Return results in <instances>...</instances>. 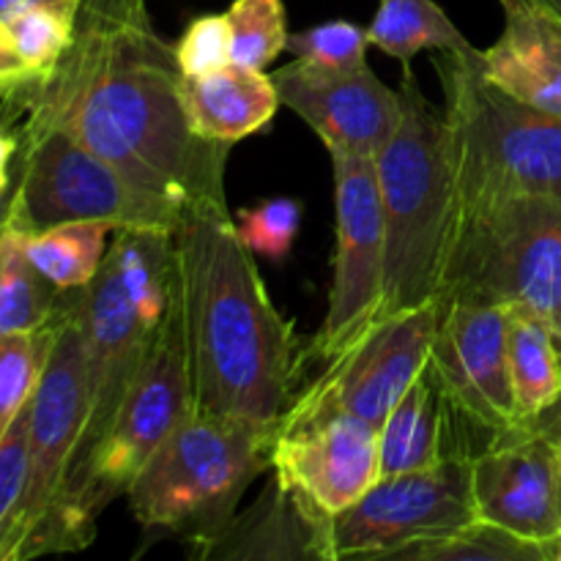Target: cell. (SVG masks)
<instances>
[{
	"label": "cell",
	"mask_w": 561,
	"mask_h": 561,
	"mask_svg": "<svg viewBox=\"0 0 561 561\" xmlns=\"http://www.w3.org/2000/svg\"><path fill=\"white\" fill-rule=\"evenodd\" d=\"M80 290H64L58 332L31 400L27 482L9 561H33L64 553V504L75 474L85 427V365H82Z\"/></svg>",
	"instance_id": "9c48e42d"
},
{
	"label": "cell",
	"mask_w": 561,
	"mask_h": 561,
	"mask_svg": "<svg viewBox=\"0 0 561 561\" xmlns=\"http://www.w3.org/2000/svg\"><path fill=\"white\" fill-rule=\"evenodd\" d=\"M5 208H9V195L0 197V228H3V219H5Z\"/></svg>",
	"instance_id": "ab89813d"
},
{
	"label": "cell",
	"mask_w": 561,
	"mask_h": 561,
	"mask_svg": "<svg viewBox=\"0 0 561 561\" xmlns=\"http://www.w3.org/2000/svg\"><path fill=\"white\" fill-rule=\"evenodd\" d=\"M559 507H561V466H559Z\"/></svg>",
	"instance_id": "b9f144b4"
},
{
	"label": "cell",
	"mask_w": 561,
	"mask_h": 561,
	"mask_svg": "<svg viewBox=\"0 0 561 561\" xmlns=\"http://www.w3.org/2000/svg\"><path fill=\"white\" fill-rule=\"evenodd\" d=\"M449 400L442 381L427 359L425 370L405 389L378 431L381 449V477L411 474L442 463L447 455V416Z\"/></svg>",
	"instance_id": "44dd1931"
},
{
	"label": "cell",
	"mask_w": 561,
	"mask_h": 561,
	"mask_svg": "<svg viewBox=\"0 0 561 561\" xmlns=\"http://www.w3.org/2000/svg\"><path fill=\"white\" fill-rule=\"evenodd\" d=\"M272 474L305 520L345 513L381 480L378 427L337 416L305 431L274 433Z\"/></svg>",
	"instance_id": "9a60e30c"
},
{
	"label": "cell",
	"mask_w": 561,
	"mask_h": 561,
	"mask_svg": "<svg viewBox=\"0 0 561 561\" xmlns=\"http://www.w3.org/2000/svg\"><path fill=\"white\" fill-rule=\"evenodd\" d=\"M181 80L148 0H80L53 75L11 99L22 107L20 137L64 129L192 217H230V146L192 131Z\"/></svg>",
	"instance_id": "6da1fadb"
},
{
	"label": "cell",
	"mask_w": 561,
	"mask_h": 561,
	"mask_svg": "<svg viewBox=\"0 0 561 561\" xmlns=\"http://www.w3.org/2000/svg\"><path fill=\"white\" fill-rule=\"evenodd\" d=\"M520 425L529 433H535V436L546 438V442L561 455V398L551 405V409L542 411L540 416H535V420L529 422H520Z\"/></svg>",
	"instance_id": "d590c367"
},
{
	"label": "cell",
	"mask_w": 561,
	"mask_h": 561,
	"mask_svg": "<svg viewBox=\"0 0 561 561\" xmlns=\"http://www.w3.org/2000/svg\"><path fill=\"white\" fill-rule=\"evenodd\" d=\"M471 458L474 455H447L431 469L381 477L345 513L307 520L316 559L387 551L480 524L471 493Z\"/></svg>",
	"instance_id": "8fae6325"
},
{
	"label": "cell",
	"mask_w": 561,
	"mask_h": 561,
	"mask_svg": "<svg viewBox=\"0 0 561 561\" xmlns=\"http://www.w3.org/2000/svg\"><path fill=\"white\" fill-rule=\"evenodd\" d=\"M64 290L53 288L25 252V233L0 228V340L49 323Z\"/></svg>",
	"instance_id": "484cf974"
},
{
	"label": "cell",
	"mask_w": 561,
	"mask_h": 561,
	"mask_svg": "<svg viewBox=\"0 0 561 561\" xmlns=\"http://www.w3.org/2000/svg\"><path fill=\"white\" fill-rule=\"evenodd\" d=\"M55 332H58V310L42 329L0 340V436L36 394L53 351Z\"/></svg>",
	"instance_id": "4316f807"
},
{
	"label": "cell",
	"mask_w": 561,
	"mask_h": 561,
	"mask_svg": "<svg viewBox=\"0 0 561 561\" xmlns=\"http://www.w3.org/2000/svg\"><path fill=\"white\" fill-rule=\"evenodd\" d=\"M146 548H148V540H146V542H142V546H140V548H137V551H135V553H131V559H129V561H140V559H142V553H146Z\"/></svg>",
	"instance_id": "60d3db41"
},
{
	"label": "cell",
	"mask_w": 561,
	"mask_h": 561,
	"mask_svg": "<svg viewBox=\"0 0 561 561\" xmlns=\"http://www.w3.org/2000/svg\"><path fill=\"white\" fill-rule=\"evenodd\" d=\"M510 307L455 299L444 305L431 365L449 409L499 436L518 427L507 362Z\"/></svg>",
	"instance_id": "5bb4252c"
},
{
	"label": "cell",
	"mask_w": 561,
	"mask_h": 561,
	"mask_svg": "<svg viewBox=\"0 0 561 561\" xmlns=\"http://www.w3.org/2000/svg\"><path fill=\"white\" fill-rule=\"evenodd\" d=\"M383 211V301L376 321L442 301L460 230V192L444 113L405 66L400 124L376 157Z\"/></svg>",
	"instance_id": "3957f363"
},
{
	"label": "cell",
	"mask_w": 561,
	"mask_h": 561,
	"mask_svg": "<svg viewBox=\"0 0 561 561\" xmlns=\"http://www.w3.org/2000/svg\"><path fill=\"white\" fill-rule=\"evenodd\" d=\"M184 561H318L312 531L294 496L268 477L261 496L222 529L190 540Z\"/></svg>",
	"instance_id": "d6986e66"
},
{
	"label": "cell",
	"mask_w": 561,
	"mask_h": 561,
	"mask_svg": "<svg viewBox=\"0 0 561 561\" xmlns=\"http://www.w3.org/2000/svg\"><path fill=\"white\" fill-rule=\"evenodd\" d=\"M551 561H561V537L551 546Z\"/></svg>",
	"instance_id": "f35d334b"
},
{
	"label": "cell",
	"mask_w": 561,
	"mask_h": 561,
	"mask_svg": "<svg viewBox=\"0 0 561 561\" xmlns=\"http://www.w3.org/2000/svg\"><path fill=\"white\" fill-rule=\"evenodd\" d=\"M5 25H9L16 53L25 60L27 69L47 80L69 49L71 33H75V14L58 9H33L14 16Z\"/></svg>",
	"instance_id": "f1b7e54d"
},
{
	"label": "cell",
	"mask_w": 561,
	"mask_h": 561,
	"mask_svg": "<svg viewBox=\"0 0 561 561\" xmlns=\"http://www.w3.org/2000/svg\"><path fill=\"white\" fill-rule=\"evenodd\" d=\"M553 542L524 540L496 526L474 524L455 535L425 537L387 551L318 561H551Z\"/></svg>",
	"instance_id": "cb8c5ba5"
},
{
	"label": "cell",
	"mask_w": 561,
	"mask_h": 561,
	"mask_svg": "<svg viewBox=\"0 0 561 561\" xmlns=\"http://www.w3.org/2000/svg\"><path fill=\"white\" fill-rule=\"evenodd\" d=\"M559 466L557 449L524 425L493 436L471 458L477 520L524 540H559Z\"/></svg>",
	"instance_id": "e0dca14e"
},
{
	"label": "cell",
	"mask_w": 561,
	"mask_h": 561,
	"mask_svg": "<svg viewBox=\"0 0 561 561\" xmlns=\"http://www.w3.org/2000/svg\"><path fill=\"white\" fill-rule=\"evenodd\" d=\"M279 104L294 110L323 140L329 153L376 159L400 124V91H392L370 66L334 71L290 60L272 75Z\"/></svg>",
	"instance_id": "2e32d148"
},
{
	"label": "cell",
	"mask_w": 561,
	"mask_h": 561,
	"mask_svg": "<svg viewBox=\"0 0 561 561\" xmlns=\"http://www.w3.org/2000/svg\"><path fill=\"white\" fill-rule=\"evenodd\" d=\"M20 173L9 195L5 225L25 236L66 222H104L113 230L179 233L186 208L142 190L64 129L20 137Z\"/></svg>",
	"instance_id": "ba28073f"
},
{
	"label": "cell",
	"mask_w": 561,
	"mask_h": 561,
	"mask_svg": "<svg viewBox=\"0 0 561 561\" xmlns=\"http://www.w3.org/2000/svg\"><path fill=\"white\" fill-rule=\"evenodd\" d=\"M192 411L181 294H175L113 425L71 477L64 504V553L91 546L99 515L126 496L137 474Z\"/></svg>",
	"instance_id": "8992f818"
},
{
	"label": "cell",
	"mask_w": 561,
	"mask_h": 561,
	"mask_svg": "<svg viewBox=\"0 0 561 561\" xmlns=\"http://www.w3.org/2000/svg\"><path fill=\"white\" fill-rule=\"evenodd\" d=\"M474 53H442L444 121L460 206L499 197L561 195V118L515 102L477 69Z\"/></svg>",
	"instance_id": "5b68a950"
},
{
	"label": "cell",
	"mask_w": 561,
	"mask_h": 561,
	"mask_svg": "<svg viewBox=\"0 0 561 561\" xmlns=\"http://www.w3.org/2000/svg\"><path fill=\"white\" fill-rule=\"evenodd\" d=\"M367 31L348 20H332L307 31L290 33L288 53L312 66L356 71L367 66Z\"/></svg>",
	"instance_id": "4dcf8cb0"
},
{
	"label": "cell",
	"mask_w": 561,
	"mask_h": 561,
	"mask_svg": "<svg viewBox=\"0 0 561 561\" xmlns=\"http://www.w3.org/2000/svg\"><path fill=\"white\" fill-rule=\"evenodd\" d=\"M77 310H80L88 414L75 471L113 425L157 337V329L164 321V316H153L148 307L137 301L110 255L104 257L91 285L80 288Z\"/></svg>",
	"instance_id": "4fadbf2b"
},
{
	"label": "cell",
	"mask_w": 561,
	"mask_h": 561,
	"mask_svg": "<svg viewBox=\"0 0 561 561\" xmlns=\"http://www.w3.org/2000/svg\"><path fill=\"white\" fill-rule=\"evenodd\" d=\"M225 14L230 22V64L263 71L288 49L283 0H233Z\"/></svg>",
	"instance_id": "83f0119b"
},
{
	"label": "cell",
	"mask_w": 561,
	"mask_h": 561,
	"mask_svg": "<svg viewBox=\"0 0 561 561\" xmlns=\"http://www.w3.org/2000/svg\"><path fill=\"white\" fill-rule=\"evenodd\" d=\"M455 299L540 318L561 345V195L463 206L442 296Z\"/></svg>",
	"instance_id": "52a82bcc"
},
{
	"label": "cell",
	"mask_w": 561,
	"mask_h": 561,
	"mask_svg": "<svg viewBox=\"0 0 561 561\" xmlns=\"http://www.w3.org/2000/svg\"><path fill=\"white\" fill-rule=\"evenodd\" d=\"M181 99L192 131L203 140L228 146L261 131L279 110L272 75L241 69L236 64L211 75L184 77Z\"/></svg>",
	"instance_id": "ffe728a7"
},
{
	"label": "cell",
	"mask_w": 561,
	"mask_h": 561,
	"mask_svg": "<svg viewBox=\"0 0 561 561\" xmlns=\"http://www.w3.org/2000/svg\"><path fill=\"white\" fill-rule=\"evenodd\" d=\"M38 82H42V77H36L27 69L25 60L16 53L9 25L0 22V102H3V99H11L14 93L25 91V88L38 85Z\"/></svg>",
	"instance_id": "836d02e7"
},
{
	"label": "cell",
	"mask_w": 561,
	"mask_h": 561,
	"mask_svg": "<svg viewBox=\"0 0 561 561\" xmlns=\"http://www.w3.org/2000/svg\"><path fill=\"white\" fill-rule=\"evenodd\" d=\"M20 124L22 107L14 99H3V107H0V197H5V190L11 184V162L20 153Z\"/></svg>",
	"instance_id": "e575fe53"
},
{
	"label": "cell",
	"mask_w": 561,
	"mask_h": 561,
	"mask_svg": "<svg viewBox=\"0 0 561 561\" xmlns=\"http://www.w3.org/2000/svg\"><path fill=\"white\" fill-rule=\"evenodd\" d=\"M274 433L241 416L192 411L126 491L135 520L186 542L222 529L247 488L272 469Z\"/></svg>",
	"instance_id": "277c9868"
},
{
	"label": "cell",
	"mask_w": 561,
	"mask_h": 561,
	"mask_svg": "<svg viewBox=\"0 0 561 561\" xmlns=\"http://www.w3.org/2000/svg\"><path fill=\"white\" fill-rule=\"evenodd\" d=\"M233 222L252 255L285 261L299 236L301 206L294 197H268L257 206L241 208Z\"/></svg>",
	"instance_id": "f546056e"
},
{
	"label": "cell",
	"mask_w": 561,
	"mask_h": 561,
	"mask_svg": "<svg viewBox=\"0 0 561 561\" xmlns=\"http://www.w3.org/2000/svg\"><path fill=\"white\" fill-rule=\"evenodd\" d=\"M173 49L184 77H203L225 69L230 64L228 14H203L192 20Z\"/></svg>",
	"instance_id": "d6a6232c"
},
{
	"label": "cell",
	"mask_w": 561,
	"mask_h": 561,
	"mask_svg": "<svg viewBox=\"0 0 561 561\" xmlns=\"http://www.w3.org/2000/svg\"><path fill=\"white\" fill-rule=\"evenodd\" d=\"M444 301L373 321L340 354L323 362L279 420L277 433L305 431L321 422L351 416L381 431L389 411L416 381L431 359Z\"/></svg>",
	"instance_id": "30bf717a"
},
{
	"label": "cell",
	"mask_w": 561,
	"mask_h": 561,
	"mask_svg": "<svg viewBox=\"0 0 561 561\" xmlns=\"http://www.w3.org/2000/svg\"><path fill=\"white\" fill-rule=\"evenodd\" d=\"M113 228L104 222H66L25 236V252L36 272L58 290L91 285L107 257Z\"/></svg>",
	"instance_id": "d4e9b609"
},
{
	"label": "cell",
	"mask_w": 561,
	"mask_h": 561,
	"mask_svg": "<svg viewBox=\"0 0 561 561\" xmlns=\"http://www.w3.org/2000/svg\"><path fill=\"white\" fill-rule=\"evenodd\" d=\"M367 42L398 58L403 66H409V60L425 49L436 53L477 49L436 0H381L367 27Z\"/></svg>",
	"instance_id": "603a6c76"
},
{
	"label": "cell",
	"mask_w": 561,
	"mask_h": 561,
	"mask_svg": "<svg viewBox=\"0 0 561 561\" xmlns=\"http://www.w3.org/2000/svg\"><path fill=\"white\" fill-rule=\"evenodd\" d=\"M175 261L195 411L277 427L305 354L233 217L186 219Z\"/></svg>",
	"instance_id": "7a4b0ae2"
},
{
	"label": "cell",
	"mask_w": 561,
	"mask_h": 561,
	"mask_svg": "<svg viewBox=\"0 0 561 561\" xmlns=\"http://www.w3.org/2000/svg\"><path fill=\"white\" fill-rule=\"evenodd\" d=\"M540 3L548 5V9H551L553 14H557L559 20H561V0H540Z\"/></svg>",
	"instance_id": "74e56055"
},
{
	"label": "cell",
	"mask_w": 561,
	"mask_h": 561,
	"mask_svg": "<svg viewBox=\"0 0 561 561\" xmlns=\"http://www.w3.org/2000/svg\"><path fill=\"white\" fill-rule=\"evenodd\" d=\"M334 170V244L332 285L321 329L312 337V354L332 359L356 334L378 318L383 301V211L376 159L329 153Z\"/></svg>",
	"instance_id": "7c38bea8"
},
{
	"label": "cell",
	"mask_w": 561,
	"mask_h": 561,
	"mask_svg": "<svg viewBox=\"0 0 561 561\" xmlns=\"http://www.w3.org/2000/svg\"><path fill=\"white\" fill-rule=\"evenodd\" d=\"M507 362L518 422H529L561 398V345L535 316L510 310Z\"/></svg>",
	"instance_id": "7402d4cb"
},
{
	"label": "cell",
	"mask_w": 561,
	"mask_h": 561,
	"mask_svg": "<svg viewBox=\"0 0 561 561\" xmlns=\"http://www.w3.org/2000/svg\"><path fill=\"white\" fill-rule=\"evenodd\" d=\"M77 3H80V0H0V22H11L14 16L33 9H58L75 14Z\"/></svg>",
	"instance_id": "8d00e7d4"
},
{
	"label": "cell",
	"mask_w": 561,
	"mask_h": 561,
	"mask_svg": "<svg viewBox=\"0 0 561 561\" xmlns=\"http://www.w3.org/2000/svg\"><path fill=\"white\" fill-rule=\"evenodd\" d=\"M504 31L477 49L480 75L515 102L561 118V20L540 0H499Z\"/></svg>",
	"instance_id": "ac0fdd59"
},
{
	"label": "cell",
	"mask_w": 561,
	"mask_h": 561,
	"mask_svg": "<svg viewBox=\"0 0 561 561\" xmlns=\"http://www.w3.org/2000/svg\"><path fill=\"white\" fill-rule=\"evenodd\" d=\"M27 427H31V403L0 436V561H9L11 537H14L22 496H25Z\"/></svg>",
	"instance_id": "1f68e13d"
}]
</instances>
